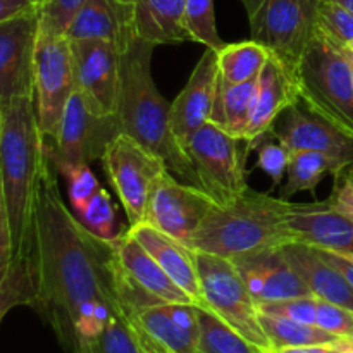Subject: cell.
<instances>
[{"instance_id": "cell-25", "label": "cell", "mask_w": 353, "mask_h": 353, "mask_svg": "<svg viewBox=\"0 0 353 353\" xmlns=\"http://www.w3.org/2000/svg\"><path fill=\"white\" fill-rule=\"evenodd\" d=\"M255 93H257V78L240 85H228L219 76L210 123L223 128L236 140H245L254 112Z\"/></svg>"}, {"instance_id": "cell-33", "label": "cell", "mask_w": 353, "mask_h": 353, "mask_svg": "<svg viewBox=\"0 0 353 353\" xmlns=\"http://www.w3.org/2000/svg\"><path fill=\"white\" fill-rule=\"evenodd\" d=\"M314 30L338 47H347L353 40V14L331 0H317Z\"/></svg>"}, {"instance_id": "cell-41", "label": "cell", "mask_w": 353, "mask_h": 353, "mask_svg": "<svg viewBox=\"0 0 353 353\" xmlns=\"http://www.w3.org/2000/svg\"><path fill=\"white\" fill-rule=\"evenodd\" d=\"M319 252L331 265H334V268H336L338 271L343 274V278L347 279L348 285L353 288V261L352 259L345 254H336V252H330V250H319Z\"/></svg>"}, {"instance_id": "cell-49", "label": "cell", "mask_w": 353, "mask_h": 353, "mask_svg": "<svg viewBox=\"0 0 353 353\" xmlns=\"http://www.w3.org/2000/svg\"><path fill=\"white\" fill-rule=\"evenodd\" d=\"M345 50H347V48H345ZM347 54H348V57H350V62H352V68H353V54H352V52H348V50H347Z\"/></svg>"}, {"instance_id": "cell-28", "label": "cell", "mask_w": 353, "mask_h": 353, "mask_svg": "<svg viewBox=\"0 0 353 353\" xmlns=\"http://www.w3.org/2000/svg\"><path fill=\"white\" fill-rule=\"evenodd\" d=\"M341 171H345L343 165L327 155L309 150L295 152L286 171L288 181L283 186L281 199L288 200L300 192H314L327 172L334 176Z\"/></svg>"}, {"instance_id": "cell-24", "label": "cell", "mask_w": 353, "mask_h": 353, "mask_svg": "<svg viewBox=\"0 0 353 353\" xmlns=\"http://www.w3.org/2000/svg\"><path fill=\"white\" fill-rule=\"evenodd\" d=\"M65 37L69 40H105L123 52L134 34L117 0H86Z\"/></svg>"}, {"instance_id": "cell-5", "label": "cell", "mask_w": 353, "mask_h": 353, "mask_svg": "<svg viewBox=\"0 0 353 353\" xmlns=\"http://www.w3.org/2000/svg\"><path fill=\"white\" fill-rule=\"evenodd\" d=\"M295 81L300 102L353 137V68L343 47L314 30Z\"/></svg>"}, {"instance_id": "cell-14", "label": "cell", "mask_w": 353, "mask_h": 353, "mask_svg": "<svg viewBox=\"0 0 353 353\" xmlns=\"http://www.w3.org/2000/svg\"><path fill=\"white\" fill-rule=\"evenodd\" d=\"M292 154L302 150L319 152L353 169V137L333 123L312 112L303 102L293 103L268 131Z\"/></svg>"}, {"instance_id": "cell-47", "label": "cell", "mask_w": 353, "mask_h": 353, "mask_svg": "<svg viewBox=\"0 0 353 353\" xmlns=\"http://www.w3.org/2000/svg\"><path fill=\"white\" fill-rule=\"evenodd\" d=\"M331 2L338 3V6L345 7L347 10H350V12L353 14V0H331Z\"/></svg>"}, {"instance_id": "cell-9", "label": "cell", "mask_w": 353, "mask_h": 353, "mask_svg": "<svg viewBox=\"0 0 353 353\" xmlns=\"http://www.w3.org/2000/svg\"><path fill=\"white\" fill-rule=\"evenodd\" d=\"M121 133L116 116L95 112L78 88H74L61 126L52 141H47L48 159L59 174L76 165L102 159L110 141Z\"/></svg>"}, {"instance_id": "cell-34", "label": "cell", "mask_w": 353, "mask_h": 353, "mask_svg": "<svg viewBox=\"0 0 353 353\" xmlns=\"http://www.w3.org/2000/svg\"><path fill=\"white\" fill-rule=\"evenodd\" d=\"M83 226L88 228L93 234L103 238V240H112L114 226H116V210H114L112 200H110L109 192L100 186L99 192L93 195L86 209L83 210L81 216H78Z\"/></svg>"}, {"instance_id": "cell-2", "label": "cell", "mask_w": 353, "mask_h": 353, "mask_svg": "<svg viewBox=\"0 0 353 353\" xmlns=\"http://www.w3.org/2000/svg\"><path fill=\"white\" fill-rule=\"evenodd\" d=\"M47 138L38 124L33 97L12 100L0 112V178L9 216L12 262L30 261L34 209Z\"/></svg>"}, {"instance_id": "cell-35", "label": "cell", "mask_w": 353, "mask_h": 353, "mask_svg": "<svg viewBox=\"0 0 353 353\" xmlns=\"http://www.w3.org/2000/svg\"><path fill=\"white\" fill-rule=\"evenodd\" d=\"M85 2L86 0H41L38 6L40 33L65 34Z\"/></svg>"}, {"instance_id": "cell-39", "label": "cell", "mask_w": 353, "mask_h": 353, "mask_svg": "<svg viewBox=\"0 0 353 353\" xmlns=\"http://www.w3.org/2000/svg\"><path fill=\"white\" fill-rule=\"evenodd\" d=\"M316 326L334 336H353V310L317 299Z\"/></svg>"}, {"instance_id": "cell-38", "label": "cell", "mask_w": 353, "mask_h": 353, "mask_svg": "<svg viewBox=\"0 0 353 353\" xmlns=\"http://www.w3.org/2000/svg\"><path fill=\"white\" fill-rule=\"evenodd\" d=\"M259 310L268 316L286 317V319L316 326L317 299L316 296H300V299L281 300V302L261 303Z\"/></svg>"}, {"instance_id": "cell-37", "label": "cell", "mask_w": 353, "mask_h": 353, "mask_svg": "<svg viewBox=\"0 0 353 353\" xmlns=\"http://www.w3.org/2000/svg\"><path fill=\"white\" fill-rule=\"evenodd\" d=\"M62 176L68 181L69 203H71L72 214L76 217L81 216V212L86 209L90 200L99 192V179L95 178V174H93L88 164L76 165V168L68 169L65 172H62Z\"/></svg>"}, {"instance_id": "cell-8", "label": "cell", "mask_w": 353, "mask_h": 353, "mask_svg": "<svg viewBox=\"0 0 353 353\" xmlns=\"http://www.w3.org/2000/svg\"><path fill=\"white\" fill-rule=\"evenodd\" d=\"M76 88L74 55L65 34H45L38 30L33 68V100L38 124L52 141L61 126L62 114Z\"/></svg>"}, {"instance_id": "cell-13", "label": "cell", "mask_w": 353, "mask_h": 353, "mask_svg": "<svg viewBox=\"0 0 353 353\" xmlns=\"http://www.w3.org/2000/svg\"><path fill=\"white\" fill-rule=\"evenodd\" d=\"M40 14L38 7L0 23V105L21 97H33L34 48Z\"/></svg>"}, {"instance_id": "cell-4", "label": "cell", "mask_w": 353, "mask_h": 353, "mask_svg": "<svg viewBox=\"0 0 353 353\" xmlns=\"http://www.w3.org/2000/svg\"><path fill=\"white\" fill-rule=\"evenodd\" d=\"M293 202L247 188L228 202L216 203L188 247L202 254L233 259L292 243L288 214Z\"/></svg>"}, {"instance_id": "cell-29", "label": "cell", "mask_w": 353, "mask_h": 353, "mask_svg": "<svg viewBox=\"0 0 353 353\" xmlns=\"http://www.w3.org/2000/svg\"><path fill=\"white\" fill-rule=\"evenodd\" d=\"M196 314H199V352L196 353H264L205 307H196Z\"/></svg>"}, {"instance_id": "cell-51", "label": "cell", "mask_w": 353, "mask_h": 353, "mask_svg": "<svg viewBox=\"0 0 353 353\" xmlns=\"http://www.w3.org/2000/svg\"><path fill=\"white\" fill-rule=\"evenodd\" d=\"M348 257H350V259H352V261H353V254H350V255H348Z\"/></svg>"}, {"instance_id": "cell-21", "label": "cell", "mask_w": 353, "mask_h": 353, "mask_svg": "<svg viewBox=\"0 0 353 353\" xmlns=\"http://www.w3.org/2000/svg\"><path fill=\"white\" fill-rule=\"evenodd\" d=\"M281 254L316 299L353 310V288L317 248L288 243L281 247Z\"/></svg>"}, {"instance_id": "cell-50", "label": "cell", "mask_w": 353, "mask_h": 353, "mask_svg": "<svg viewBox=\"0 0 353 353\" xmlns=\"http://www.w3.org/2000/svg\"><path fill=\"white\" fill-rule=\"evenodd\" d=\"M31 2H33L34 6H40V3H41V0H31Z\"/></svg>"}, {"instance_id": "cell-46", "label": "cell", "mask_w": 353, "mask_h": 353, "mask_svg": "<svg viewBox=\"0 0 353 353\" xmlns=\"http://www.w3.org/2000/svg\"><path fill=\"white\" fill-rule=\"evenodd\" d=\"M341 345H343V353H353V336L341 338Z\"/></svg>"}, {"instance_id": "cell-3", "label": "cell", "mask_w": 353, "mask_h": 353, "mask_svg": "<svg viewBox=\"0 0 353 353\" xmlns=\"http://www.w3.org/2000/svg\"><path fill=\"white\" fill-rule=\"evenodd\" d=\"M154 45L134 37L121 52V83L116 117L121 133L157 155L165 168L199 186L195 168L171 128V103L152 76Z\"/></svg>"}, {"instance_id": "cell-1", "label": "cell", "mask_w": 353, "mask_h": 353, "mask_svg": "<svg viewBox=\"0 0 353 353\" xmlns=\"http://www.w3.org/2000/svg\"><path fill=\"white\" fill-rule=\"evenodd\" d=\"M33 265L37 296L31 305L69 353H85L124 314L119 300L121 265L112 240L93 234L68 209L57 169L47 155L34 209Z\"/></svg>"}, {"instance_id": "cell-48", "label": "cell", "mask_w": 353, "mask_h": 353, "mask_svg": "<svg viewBox=\"0 0 353 353\" xmlns=\"http://www.w3.org/2000/svg\"><path fill=\"white\" fill-rule=\"evenodd\" d=\"M343 48H347V50H348V52H352V54H353V40L350 41V43H348V45H347V47H343Z\"/></svg>"}, {"instance_id": "cell-12", "label": "cell", "mask_w": 353, "mask_h": 353, "mask_svg": "<svg viewBox=\"0 0 353 353\" xmlns=\"http://www.w3.org/2000/svg\"><path fill=\"white\" fill-rule=\"evenodd\" d=\"M216 203L205 190L192 183L178 181L165 169L152 188L143 223L188 245Z\"/></svg>"}, {"instance_id": "cell-36", "label": "cell", "mask_w": 353, "mask_h": 353, "mask_svg": "<svg viewBox=\"0 0 353 353\" xmlns=\"http://www.w3.org/2000/svg\"><path fill=\"white\" fill-rule=\"evenodd\" d=\"M254 147L257 148V168L271 176L272 185H279L281 178L288 171L292 152L271 133H265L261 140L255 141Z\"/></svg>"}, {"instance_id": "cell-42", "label": "cell", "mask_w": 353, "mask_h": 353, "mask_svg": "<svg viewBox=\"0 0 353 353\" xmlns=\"http://www.w3.org/2000/svg\"><path fill=\"white\" fill-rule=\"evenodd\" d=\"M341 338H338V340L333 341V343L305 345V347H286V348H279V350H274L272 353H343Z\"/></svg>"}, {"instance_id": "cell-6", "label": "cell", "mask_w": 353, "mask_h": 353, "mask_svg": "<svg viewBox=\"0 0 353 353\" xmlns=\"http://www.w3.org/2000/svg\"><path fill=\"white\" fill-rule=\"evenodd\" d=\"M202 305L240 333L245 340L272 353L271 341L261 324V310L233 262L226 257L196 252Z\"/></svg>"}, {"instance_id": "cell-7", "label": "cell", "mask_w": 353, "mask_h": 353, "mask_svg": "<svg viewBox=\"0 0 353 353\" xmlns=\"http://www.w3.org/2000/svg\"><path fill=\"white\" fill-rule=\"evenodd\" d=\"M250 40L261 43L293 76L314 33L317 0H241Z\"/></svg>"}, {"instance_id": "cell-19", "label": "cell", "mask_w": 353, "mask_h": 353, "mask_svg": "<svg viewBox=\"0 0 353 353\" xmlns=\"http://www.w3.org/2000/svg\"><path fill=\"white\" fill-rule=\"evenodd\" d=\"M128 231L157 261L169 278L193 300V303L196 307L202 305L196 252L147 223L131 226Z\"/></svg>"}, {"instance_id": "cell-10", "label": "cell", "mask_w": 353, "mask_h": 353, "mask_svg": "<svg viewBox=\"0 0 353 353\" xmlns=\"http://www.w3.org/2000/svg\"><path fill=\"white\" fill-rule=\"evenodd\" d=\"M100 161L117 199L123 203L130 228L143 223L152 188L168 169L164 162L123 133L110 141Z\"/></svg>"}, {"instance_id": "cell-40", "label": "cell", "mask_w": 353, "mask_h": 353, "mask_svg": "<svg viewBox=\"0 0 353 353\" xmlns=\"http://www.w3.org/2000/svg\"><path fill=\"white\" fill-rule=\"evenodd\" d=\"M12 264V241H10L9 216H7L6 200L2 192V178H0V279Z\"/></svg>"}, {"instance_id": "cell-20", "label": "cell", "mask_w": 353, "mask_h": 353, "mask_svg": "<svg viewBox=\"0 0 353 353\" xmlns=\"http://www.w3.org/2000/svg\"><path fill=\"white\" fill-rule=\"evenodd\" d=\"M299 102L295 76L276 57H269L257 78L254 112L245 141L250 147L261 140L288 107Z\"/></svg>"}, {"instance_id": "cell-11", "label": "cell", "mask_w": 353, "mask_h": 353, "mask_svg": "<svg viewBox=\"0 0 353 353\" xmlns=\"http://www.w3.org/2000/svg\"><path fill=\"white\" fill-rule=\"evenodd\" d=\"M238 141L241 140L209 121L195 131L185 147L195 168L199 186L217 203L228 202L248 188Z\"/></svg>"}, {"instance_id": "cell-32", "label": "cell", "mask_w": 353, "mask_h": 353, "mask_svg": "<svg viewBox=\"0 0 353 353\" xmlns=\"http://www.w3.org/2000/svg\"><path fill=\"white\" fill-rule=\"evenodd\" d=\"M185 28L190 40L205 48L221 50L226 45L216 26L214 0H185Z\"/></svg>"}, {"instance_id": "cell-23", "label": "cell", "mask_w": 353, "mask_h": 353, "mask_svg": "<svg viewBox=\"0 0 353 353\" xmlns=\"http://www.w3.org/2000/svg\"><path fill=\"white\" fill-rule=\"evenodd\" d=\"M131 31L154 47L190 40L185 28V0H137Z\"/></svg>"}, {"instance_id": "cell-31", "label": "cell", "mask_w": 353, "mask_h": 353, "mask_svg": "<svg viewBox=\"0 0 353 353\" xmlns=\"http://www.w3.org/2000/svg\"><path fill=\"white\" fill-rule=\"evenodd\" d=\"M37 296L31 261H16L0 279V324L3 317L19 305L31 307Z\"/></svg>"}, {"instance_id": "cell-15", "label": "cell", "mask_w": 353, "mask_h": 353, "mask_svg": "<svg viewBox=\"0 0 353 353\" xmlns=\"http://www.w3.org/2000/svg\"><path fill=\"white\" fill-rule=\"evenodd\" d=\"M76 88L88 105L116 116L121 83V48L105 40H71Z\"/></svg>"}, {"instance_id": "cell-43", "label": "cell", "mask_w": 353, "mask_h": 353, "mask_svg": "<svg viewBox=\"0 0 353 353\" xmlns=\"http://www.w3.org/2000/svg\"><path fill=\"white\" fill-rule=\"evenodd\" d=\"M33 7L38 6H34L31 0H0V23L19 16L26 10L33 9Z\"/></svg>"}, {"instance_id": "cell-44", "label": "cell", "mask_w": 353, "mask_h": 353, "mask_svg": "<svg viewBox=\"0 0 353 353\" xmlns=\"http://www.w3.org/2000/svg\"><path fill=\"white\" fill-rule=\"evenodd\" d=\"M133 330H134V334H137V341L138 345H140L141 353H171L165 350V348H162L161 345L155 343L152 338H148L147 334H145L140 327L134 326V324H133Z\"/></svg>"}, {"instance_id": "cell-22", "label": "cell", "mask_w": 353, "mask_h": 353, "mask_svg": "<svg viewBox=\"0 0 353 353\" xmlns=\"http://www.w3.org/2000/svg\"><path fill=\"white\" fill-rule=\"evenodd\" d=\"M114 243L121 268L152 296L164 303H193V300L169 278L157 261L131 236L130 231L116 234Z\"/></svg>"}, {"instance_id": "cell-16", "label": "cell", "mask_w": 353, "mask_h": 353, "mask_svg": "<svg viewBox=\"0 0 353 353\" xmlns=\"http://www.w3.org/2000/svg\"><path fill=\"white\" fill-rule=\"evenodd\" d=\"M286 226L292 243L353 254V219L338 207L331 195L319 202L293 203Z\"/></svg>"}, {"instance_id": "cell-30", "label": "cell", "mask_w": 353, "mask_h": 353, "mask_svg": "<svg viewBox=\"0 0 353 353\" xmlns=\"http://www.w3.org/2000/svg\"><path fill=\"white\" fill-rule=\"evenodd\" d=\"M261 324L271 341L272 352L286 347H305V345L333 343L338 338L312 324L299 323L286 317L268 316L261 312Z\"/></svg>"}, {"instance_id": "cell-45", "label": "cell", "mask_w": 353, "mask_h": 353, "mask_svg": "<svg viewBox=\"0 0 353 353\" xmlns=\"http://www.w3.org/2000/svg\"><path fill=\"white\" fill-rule=\"evenodd\" d=\"M117 2H119L121 9H123L124 12V17H126L128 24H130L131 28V14H133V7L134 3H137V0H117Z\"/></svg>"}, {"instance_id": "cell-52", "label": "cell", "mask_w": 353, "mask_h": 353, "mask_svg": "<svg viewBox=\"0 0 353 353\" xmlns=\"http://www.w3.org/2000/svg\"><path fill=\"white\" fill-rule=\"evenodd\" d=\"M0 112H2V105H0Z\"/></svg>"}, {"instance_id": "cell-17", "label": "cell", "mask_w": 353, "mask_h": 353, "mask_svg": "<svg viewBox=\"0 0 353 353\" xmlns=\"http://www.w3.org/2000/svg\"><path fill=\"white\" fill-rule=\"evenodd\" d=\"M257 305L281 300L314 296L303 279L293 271L281 248L252 252L230 259Z\"/></svg>"}, {"instance_id": "cell-18", "label": "cell", "mask_w": 353, "mask_h": 353, "mask_svg": "<svg viewBox=\"0 0 353 353\" xmlns=\"http://www.w3.org/2000/svg\"><path fill=\"white\" fill-rule=\"evenodd\" d=\"M217 83H219L217 50L207 48L190 74L185 88L171 103L172 133L183 148L195 134V131L210 121L214 102H216Z\"/></svg>"}, {"instance_id": "cell-26", "label": "cell", "mask_w": 353, "mask_h": 353, "mask_svg": "<svg viewBox=\"0 0 353 353\" xmlns=\"http://www.w3.org/2000/svg\"><path fill=\"white\" fill-rule=\"evenodd\" d=\"M131 323L148 338L171 353H196L199 336L179 326L171 316L168 303H152L130 316Z\"/></svg>"}, {"instance_id": "cell-27", "label": "cell", "mask_w": 353, "mask_h": 353, "mask_svg": "<svg viewBox=\"0 0 353 353\" xmlns=\"http://www.w3.org/2000/svg\"><path fill=\"white\" fill-rule=\"evenodd\" d=\"M271 54L254 40L226 43L217 50L219 76L228 85H240L259 78Z\"/></svg>"}]
</instances>
